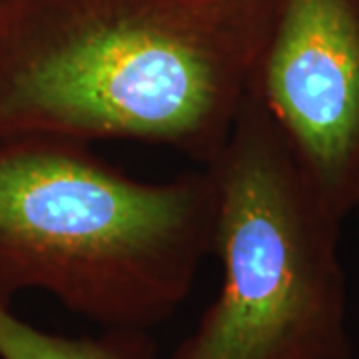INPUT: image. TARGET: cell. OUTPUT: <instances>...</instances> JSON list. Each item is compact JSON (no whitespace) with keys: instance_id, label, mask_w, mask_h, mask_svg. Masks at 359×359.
<instances>
[{"instance_id":"obj_3","label":"cell","mask_w":359,"mask_h":359,"mask_svg":"<svg viewBox=\"0 0 359 359\" xmlns=\"http://www.w3.org/2000/svg\"><path fill=\"white\" fill-rule=\"evenodd\" d=\"M204 168L222 287L170 359H349L344 218L250 94Z\"/></svg>"},{"instance_id":"obj_4","label":"cell","mask_w":359,"mask_h":359,"mask_svg":"<svg viewBox=\"0 0 359 359\" xmlns=\"http://www.w3.org/2000/svg\"><path fill=\"white\" fill-rule=\"evenodd\" d=\"M250 96L339 218L359 198V0H268Z\"/></svg>"},{"instance_id":"obj_2","label":"cell","mask_w":359,"mask_h":359,"mask_svg":"<svg viewBox=\"0 0 359 359\" xmlns=\"http://www.w3.org/2000/svg\"><path fill=\"white\" fill-rule=\"evenodd\" d=\"M214 226L204 166L144 182L82 142H0V306L40 290L106 332L146 334L192 294Z\"/></svg>"},{"instance_id":"obj_5","label":"cell","mask_w":359,"mask_h":359,"mask_svg":"<svg viewBox=\"0 0 359 359\" xmlns=\"http://www.w3.org/2000/svg\"><path fill=\"white\" fill-rule=\"evenodd\" d=\"M146 334L106 332L102 337H66L42 332L0 306V359H150Z\"/></svg>"},{"instance_id":"obj_1","label":"cell","mask_w":359,"mask_h":359,"mask_svg":"<svg viewBox=\"0 0 359 359\" xmlns=\"http://www.w3.org/2000/svg\"><path fill=\"white\" fill-rule=\"evenodd\" d=\"M266 14L268 0H0V142H142L208 166Z\"/></svg>"},{"instance_id":"obj_6","label":"cell","mask_w":359,"mask_h":359,"mask_svg":"<svg viewBox=\"0 0 359 359\" xmlns=\"http://www.w3.org/2000/svg\"><path fill=\"white\" fill-rule=\"evenodd\" d=\"M355 210H358V212H359V198H358V205H355Z\"/></svg>"}]
</instances>
